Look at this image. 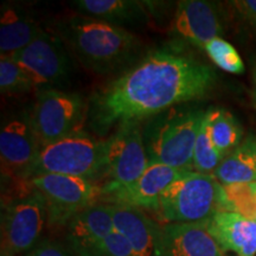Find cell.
<instances>
[{"label": "cell", "mask_w": 256, "mask_h": 256, "mask_svg": "<svg viewBox=\"0 0 256 256\" xmlns=\"http://www.w3.org/2000/svg\"><path fill=\"white\" fill-rule=\"evenodd\" d=\"M228 211L256 220V182L224 186Z\"/></svg>", "instance_id": "cell-25"}, {"label": "cell", "mask_w": 256, "mask_h": 256, "mask_svg": "<svg viewBox=\"0 0 256 256\" xmlns=\"http://www.w3.org/2000/svg\"><path fill=\"white\" fill-rule=\"evenodd\" d=\"M144 128L140 121H128L106 140V183L101 186L107 200L136 183L148 166Z\"/></svg>", "instance_id": "cell-6"}, {"label": "cell", "mask_w": 256, "mask_h": 256, "mask_svg": "<svg viewBox=\"0 0 256 256\" xmlns=\"http://www.w3.org/2000/svg\"><path fill=\"white\" fill-rule=\"evenodd\" d=\"M204 50L211 60L224 72L236 75L244 72V64L238 50L223 38H214L206 44Z\"/></svg>", "instance_id": "cell-24"}, {"label": "cell", "mask_w": 256, "mask_h": 256, "mask_svg": "<svg viewBox=\"0 0 256 256\" xmlns=\"http://www.w3.org/2000/svg\"><path fill=\"white\" fill-rule=\"evenodd\" d=\"M252 101L256 106V63L252 69Z\"/></svg>", "instance_id": "cell-29"}, {"label": "cell", "mask_w": 256, "mask_h": 256, "mask_svg": "<svg viewBox=\"0 0 256 256\" xmlns=\"http://www.w3.org/2000/svg\"><path fill=\"white\" fill-rule=\"evenodd\" d=\"M25 256H74L72 252L66 249H64L62 246L57 244V243L46 240L42 241L28 252Z\"/></svg>", "instance_id": "cell-27"}, {"label": "cell", "mask_w": 256, "mask_h": 256, "mask_svg": "<svg viewBox=\"0 0 256 256\" xmlns=\"http://www.w3.org/2000/svg\"><path fill=\"white\" fill-rule=\"evenodd\" d=\"M42 28L36 19L23 6L2 5L0 11V52L12 56L36 40Z\"/></svg>", "instance_id": "cell-19"}, {"label": "cell", "mask_w": 256, "mask_h": 256, "mask_svg": "<svg viewBox=\"0 0 256 256\" xmlns=\"http://www.w3.org/2000/svg\"><path fill=\"white\" fill-rule=\"evenodd\" d=\"M224 156L211 142L204 116L194 150V171L214 176Z\"/></svg>", "instance_id": "cell-22"}, {"label": "cell", "mask_w": 256, "mask_h": 256, "mask_svg": "<svg viewBox=\"0 0 256 256\" xmlns=\"http://www.w3.org/2000/svg\"><path fill=\"white\" fill-rule=\"evenodd\" d=\"M110 206L114 232L127 240L136 256H156L160 226L142 209L124 204Z\"/></svg>", "instance_id": "cell-17"}, {"label": "cell", "mask_w": 256, "mask_h": 256, "mask_svg": "<svg viewBox=\"0 0 256 256\" xmlns=\"http://www.w3.org/2000/svg\"><path fill=\"white\" fill-rule=\"evenodd\" d=\"M220 211H228L223 185L214 176L188 171L162 192L156 212L166 223H208Z\"/></svg>", "instance_id": "cell-4"}, {"label": "cell", "mask_w": 256, "mask_h": 256, "mask_svg": "<svg viewBox=\"0 0 256 256\" xmlns=\"http://www.w3.org/2000/svg\"><path fill=\"white\" fill-rule=\"evenodd\" d=\"M234 4L256 26V0H243V2H235Z\"/></svg>", "instance_id": "cell-28"}, {"label": "cell", "mask_w": 256, "mask_h": 256, "mask_svg": "<svg viewBox=\"0 0 256 256\" xmlns=\"http://www.w3.org/2000/svg\"><path fill=\"white\" fill-rule=\"evenodd\" d=\"M36 89L19 64L11 57L2 56L0 58V90L5 95H23Z\"/></svg>", "instance_id": "cell-23"}, {"label": "cell", "mask_w": 256, "mask_h": 256, "mask_svg": "<svg viewBox=\"0 0 256 256\" xmlns=\"http://www.w3.org/2000/svg\"><path fill=\"white\" fill-rule=\"evenodd\" d=\"M48 223L44 197L31 190L5 206L2 215V256L26 255L40 241Z\"/></svg>", "instance_id": "cell-8"}, {"label": "cell", "mask_w": 256, "mask_h": 256, "mask_svg": "<svg viewBox=\"0 0 256 256\" xmlns=\"http://www.w3.org/2000/svg\"><path fill=\"white\" fill-rule=\"evenodd\" d=\"M40 150L31 113L24 110L6 119L0 132L2 177L28 183Z\"/></svg>", "instance_id": "cell-11"}, {"label": "cell", "mask_w": 256, "mask_h": 256, "mask_svg": "<svg viewBox=\"0 0 256 256\" xmlns=\"http://www.w3.org/2000/svg\"><path fill=\"white\" fill-rule=\"evenodd\" d=\"M206 122L211 142L224 158L241 145L242 128L228 110L210 108L206 113Z\"/></svg>", "instance_id": "cell-21"}, {"label": "cell", "mask_w": 256, "mask_h": 256, "mask_svg": "<svg viewBox=\"0 0 256 256\" xmlns=\"http://www.w3.org/2000/svg\"><path fill=\"white\" fill-rule=\"evenodd\" d=\"M223 186L256 182V142L246 140L222 160L214 174Z\"/></svg>", "instance_id": "cell-20"}, {"label": "cell", "mask_w": 256, "mask_h": 256, "mask_svg": "<svg viewBox=\"0 0 256 256\" xmlns=\"http://www.w3.org/2000/svg\"><path fill=\"white\" fill-rule=\"evenodd\" d=\"M156 256H224L206 223H166L160 226Z\"/></svg>", "instance_id": "cell-13"}, {"label": "cell", "mask_w": 256, "mask_h": 256, "mask_svg": "<svg viewBox=\"0 0 256 256\" xmlns=\"http://www.w3.org/2000/svg\"><path fill=\"white\" fill-rule=\"evenodd\" d=\"M89 256H136L124 236L113 232L90 252Z\"/></svg>", "instance_id": "cell-26"}, {"label": "cell", "mask_w": 256, "mask_h": 256, "mask_svg": "<svg viewBox=\"0 0 256 256\" xmlns=\"http://www.w3.org/2000/svg\"><path fill=\"white\" fill-rule=\"evenodd\" d=\"M72 8H75L78 14L98 19L124 30L142 28L150 22L148 2L74 0L72 2Z\"/></svg>", "instance_id": "cell-16"}, {"label": "cell", "mask_w": 256, "mask_h": 256, "mask_svg": "<svg viewBox=\"0 0 256 256\" xmlns=\"http://www.w3.org/2000/svg\"><path fill=\"white\" fill-rule=\"evenodd\" d=\"M215 81V72L194 57L154 51L96 92L89 120L96 132L104 134L115 124L142 121L203 98Z\"/></svg>", "instance_id": "cell-1"}, {"label": "cell", "mask_w": 256, "mask_h": 256, "mask_svg": "<svg viewBox=\"0 0 256 256\" xmlns=\"http://www.w3.org/2000/svg\"><path fill=\"white\" fill-rule=\"evenodd\" d=\"M188 170H179L159 162H148L145 172L132 186L108 198L112 204H124L138 209H158L162 192L185 174Z\"/></svg>", "instance_id": "cell-15"}, {"label": "cell", "mask_w": 256, "mask_h": 256, "mask_svg": "<svg viewBox=\"0 0 256 256\" xmlns=\"http://www.w3.org/2000/svg\"><path fill=\"white\" fill-rule=\"evenodd\" d=\"M206 110L170 108L152 116L144 128L148 160L194 171V150Z\"/></svg>", "instance_id": "cell-3"}, {"label": "cell", "mask_w": 256, "mask_h": 256, "mask_svg": "<svg viewBox=\"0 0 256 256\" xmlns=\"http://www.w3.org/2000/svg\"><path fill=\"white\" fill-rule=\"evenodd\" d=\"M28 184L46 200L48 224L52 226H66L76 214L94 206L102 196L101 186L95 182L70 176H34Z\"/></svg>", "instance_id": "cell-9"}, {"label": "cell", "mask_w": 256, "mask_h": 256, "mask_svg": "<svg viewBox=\"0 0 256 256\" xmlns=\"http://www.w3.org/2000/svg\"><path fill=\"white\" fill-rule=\"evenodd\" d=\"M206 226L223 252L256 256V220L234 211H220Z\"/></svg>", "instance_id": "cell-18"}, {"label": "cell", "mask_w": 256, "mask_h": 256, "mask_svg": "<svg viewBox=\"0 0 256 256\" xmlns=\"http://www.w3.org/2000/svg\"><path fill=\"white\" fill-rule=\"evenodd\" d=\"M86 115L87 104L81 95L48 88L37 92L31 119L38 142L44 147L81 132Z\"/></svg>", "instance_id": "cell-7"}, {"label": "cell", "mask_w": 256, "mask_h": 256, "mask_svg": "<svg viewBox=\"0 0 256 256\" xmlns=\"http://www.w3.org/2000/svg\"><path fill=\"white\" fill-rule=\"evenodd\" d=\"M104 168L106 140H98L81 130L42 147L32 177L52 174L94 182L104 174Z\"/></svg>", "instance_id": "cell-5"}, {"label": "cell", "mask_w": 256, "mask_h": 256, "mask_svg": "<svg viewBox=\"0 0 256 256\" xmlns=\"http://www.w3.org/2000/svg\"><path fill=\"white\" fill-rule=\"evenodd\" d=\"M66 241L74 256H89L114 232L110 204L96 203L76 214L66 226Z\"/></svg>", "instance_id": "cell-14"}, {"label": "cell", "mask_w": 256, "mask_h": 256, "mask_svg": "<svg viewBox=\"0 0 256 256\" xmlns=\"http://www.w3.org/2000/svg\"><path fill=\"white\" fill-rule=\"evenodd\" d=\"M172 34L191 46L204 49L222 32L215 4L203 0L179 2L171 23Z\"/></svg>", "instance_id": "cell-12"}, {"label": "cell", "mask_w": 256, "mask_h": 256, "mask_svg": "<svg viewBox=\"0 0 256 256\" xmlns=\"http://www.w3.org/2000/svg\"><path fill=\"white\" fill-rule=\"evenodd\" d=\"M54 28L76 58L98 75L124 69L142 49V40L130 31L78 14L60 19Z\"/></svg>", "instance_id": "cell-2"}, {"label": "cell", "mask_w": 256, "mask_h": 256, "mask_svg": "<svg viewBox=\"0 0 256 256\" xmlns=\"http://www.w3.org/2000/svg\"><path fill=\"white\" fill-rule=\"evenodd\" d=\"M8 57L23 68L40 90L62 84L72 72L66 44L55 32L42 30L31 44Z\"/></svg>", "instance_id": "cell-10"}]
</instances>
